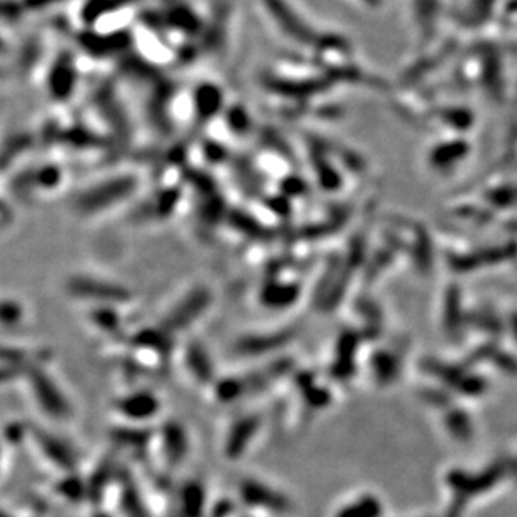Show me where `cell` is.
Listing matches in <instances>:
<instances>
[{
    "label": "cell",
    "mask_w": 517,
    "mask_h": 517,
    "mask_svg": "<svg viewBox=\"0 0 517 517\" xmlns=\"http://www.w3.org/2000/svg\"><path fill=\"white\" fill-rule=\"evenodd\" d=\"M41 445L44 447V451L47 454V457L52 459L56 464H61V466H70L73 464V459L69 456V449L66 447L64 444H61L59 439H52L49 435H41ZM67 469V467H66Z\"/></svg>",
    "instance_id": "52a82bcc"
},
{
    "label": "cell",
    "mask_w": 517,
    "mask_h": 517,
    "mask_svg": "<svg viewBox=\"0 0 517 517\" xmlns=\"http://www.w3.org/2000/svg\"><path fill=\"white\" fill-rule=\"evenodd\" d=\"M178 440H183V430L179 429V425H167V435H166V449L167 456H169L172 461H178L184 456V442H178Z\"/></svg>",
    "instance_id": "ba28073f"
},
{
    "label": "cell",
    "mask_w": 517,
    "mask_h": 517,
    "mask_svg": "<svg viewBox=\"0 0 517 517\" xmlns=\"http://www.w3.org/2000/svg\"><path fill=\"white\" fill-rule=\"evenodd\" d=\"M260 429V422L256 417H243L233 425L231 432L226 439V456L239 457L246 451L251 440Z\"/></svg>",
    "instance_id": "3957f363"
},
{
    "label": "cell",
    "mask_w": 517,
    "mask_h": 517,
    "mask_svg": "<svg viewBox=\"0 0 517 517\" xmlns=\"http://www.w3.org/2000/svg\"><path fill=\"white\" fill-rule=\"evenodd\" d=\"M98 517H108V516H98Z\"/></svg>",
    "instance_id": "30bf717a"
},
{
    "label": "cell",
    "mask_w": 517,
    "mask_h": 517,
    "mask_svg": "<svg viewBox=\"0 0 517 517\" xmlns=\"http://www.w3.org/2000/svg\"><path fill=\"white\" fill-rule=\"evenodd\" d=\"M160 409V402L150 392H136L119 402V410L132 420L151 419Z\"/></svg>",
    "instance_id": "277c9868"
},
{
    "label": "cell",
    "mask_w": 517,
    "mask_h": 517,
    "mask_svg": "<svg viewBox=\"0 0 517 517\" xmlns=\"http://www.w3.org/2000/svg\"><path fill=\"white\" fill-rule=\"evenodd\" d=\"M239 496L245 501V504L258 507V509L271 511L275 514H285L286 511H290V501L281 492L263 484L256 479H246L239 486Z\"/></svg>",
    "instance_id": "7a4b0ae2"
},
{
    "label": "cell",
    "mask_w": 517,
    "mask_h": 517,
    "mask_svg": "<svg viewBox=\"0 0 517 517\" xmlns=\"http://www.w3.org/2000/svg\"><path fill=\"white\" fill-rule=\"evenodd\" d=\"M186 358H189V368L198 380H208L212 377V363L199 345H193Z\"/></svg>",
    "instance_id": "8992f818"
},
{
    "label": "cell",
    "mask_w": 517,
    "mask_h": 517,
    "mask_svg": "<svg viewBox=\"0 0 517 517\" xmlns=\"http://www.w3.org/2000/svg\"><path fill=\"white\" fill-rule=\"evenodd\" d=\"M32 394L36 397L42 410L56 419H64L69 415V405L62 395L59 387L44 370H33L31 375Z\"/></svg>",
    "instance_id": "6da1fadb"
},
{
    "label": "cell",
    "mask_w": 517,
    "mask_h": 517,
    "mask_svg": "<svg viewBox=\"0 0 517 517\" xmlns=\"http://www.w3.org/2000/svg\"><path fill=\"white\" fill-rule=\"evenodd\" d=\"M181 497H183V507H181V511H183L184 517H189L191 509H193L191 506H193V504L196 506V509H198L199 512H201V509H203L204 492L199 486H196V484L186 486L183 494H181Z\"/></svg>",
    "instance_id": "9c48e42d"
},
{
    "label": "cell",
    "mask_w": 517,
    "mask_h": 517,
    "mask_svg": "<svg viewBox=\"0 0 517 517\" xmlns=\"http://www.w3.org/2000/svg\"><path fill=\"white\" fill-rule=\"evenodd\" d=\"M285 340L283 337H278V335H270V337H253L246 338L243 342H239L238 350L243 353H265L270 352L273 348H278Z\"/></svg>",
    "instance_id": "5b68a950"
}]
</instances>
